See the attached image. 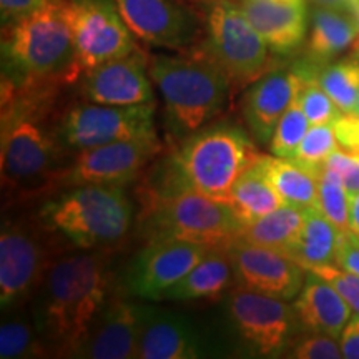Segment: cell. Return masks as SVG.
<instances>
[{
    "mask_svg": "<svg viewBox=\"0 0 359 359\" xmlns=\"http://www.w3.org/2000/svg\"><path fill=\"white\" fill-rule=\"evenodd\" d=\"M109 255L82 250L62 255L30 299L48 356L77 358L111 291Z\"/></svg>",
    "mask_w": 359,
    "mask_h": 359,
    "instance_id": "obj_1",
    "label": "cell"
},
{
    "mask_svg": "<svg viewBox=\"0 0 359 359\" xmlns=\"http://www.w3.org/2000/svg\"><path fill=\"white\" fill-rule=\"evenodd\" d=\"M47 87L2 85V180L20 193L50 191L62 167L55 127H47Z\"/></svg>",
    "mask_w": 359,
    "mask_h": 359,
    "instance_id": "obj_2",
    "label": "cell"
},
{
    "mask_svg": "<svg viewBox=\"0 0 359 359\" xmlns=\"http://www.w3.org/2000/svg\"><path fill=\"white\" fill-rule=\"evenodd\" d=\"M4 85L74 83L75 39L69 0H50L4 27Z\"/></svg>",
    "mask_w": 359,
    "mask_h": 359,
    "instance_id": "obj_3",
    "label": "cell"
},
{
    "mask_svg": "<svg viewBox=\"0 0 359 359\" xmlns=\"http://www.w3.org/2000/svg\"><path fill=\"white\" fill-rule=\"evenodd\" d=\"M148 74L163 97L168 128L187 138L217 116L226 102L230 80L205 50L195 55H151Z\"/></svg>",
    "mask_w": 359,
    "mask_h": 359,
    "instance_id": "obj_4",
    "label": "cell"
},
{
    "mask_svg": "<svg viewBox=\"0 0 359 359\" xmlns=\"http://www.w3.org/2000/svg\"><path fill=\"white\" fill-rule=\"evenodd\" d=\"M258 158L243 130L233 123H213L187 137L173 156L167 188H191L226 203L236 180Z\"/></svg>",
    "mask_w": 359,
    "mask_h": 359,
    "instance_id": "obj_5",
    "label": "cell"
},
{
    "mask_svg": "<svg viewBox=\"0 0 359 359\" xmlns=\"http://www.w3.org/2000/svg\"><path fill=\"white\" fill-rule=\"evenodd\" d=\"M39 219L79 250H105L128 233L133 206L123 187H72L47 201Z\"/></svg>",
    "mask_w": 359,
    "mask_h": 359,
    "instance_id": "obj_6",
    "label": "cell"
},
{
    "mask_svg": "<svg viewBox=\"0 0 359 359\" xmlns=\"http://www.w3.org/2000/svg\"><path fill=\"white\" fill-rule=\"evenodd\" d=\"M142 219L148 241L180 240L208 250H226L240 230L226 203L183 187L151 191Z\"/></svg>",
    "mask_w": 359,
    "mask_h": 359,
    "instance_id": "obj_7",
    "label": "cell"
},
{
    "mask_svg": "<svg viewBox=\"0 0 359 359\" xmlns=\"http://www.w3.org/2000/svg\"><path fill=\"white\" fill-rule=\"evenodd\" d=\"M201 22L206 34L205 52L222 67L231 87H246L262 77L269 48L240 4L205 0Z\"/></svg>",
    "mask_w": 359,
    "mask_h": 359,
    "instance_id": "obj_8",
    "label": "cell"
},
{
    "mask_svg": "<svg viewBox=\"0 0 359 359\" xmlns=\"http://www.w3.org/2000/svg\"><path fill=\"white\" fill-rule=\"evenodd\" d=\"M224 303L233 333L251 356H286L299 331L303 333L293 303L286 299L236 286L228 291Z\"/></svg>",
    "mask_w": 359,
    "mask_h": 359,
    "instance_id": "obj_9",
    "label": "cell"
},
{
    "mask_svg": "<svg viewBox=\"0 0 359 359\" xmlns=\"http://www.w3.org/2000/svg\"><path fill=\"white\" fill-rule=\"evenodd\" d=\"M50 231L40 222H4L0 233V304L4 311L30 303L45 275L55 263Z\"/></svg>",
    "mask_w": 359,
    "mask_h": 359,
    "instance_id": "obj_10",
    "label": "cell"
},
{
    "mask_svg": "<svg viewBox=\"0 0 359 359\" xmlns=\"http://www.w3.org/2000/svg\"><path fill=\"white\" fill-rule=\"evenodd\" d=\"M155 103L102 105L88 100L72 103L55 125L64 150L80 151L120 140L154 137Z\"/></svg>",
    "mask_w": 359,
    "mask_h": 359,
    "instance_id": "obj_11",
    "label": "cell"
},
{
    "mask_svg": "<svg viewBox=\"0 0 359 359\" xmlns=\"http://www.w3.org/2000/svg\"><path fill=\"white\" fill-rule=\"evenodd\" d=\"M75 39L74 82L105 62L140 50L115 0H69Z\"/></svg>",
    "mask_w": 359,
    "mask_h": 359,
    "instance_id": "obj_12",
    "label": "cell"
},
{
    "mask_svg": "<svg viewBox=\"0 0 359 359\" xmlns=\"http://www.w3.org/2000/svg\"><path fill=\"white\" fill-rule=\"evenodd\" d=\"M160 150L158 138L154 135L75 151L74 158L58 168L50 191L82 185L123 187L137 178Z\"/></svg>",
    "mask_w": 359,
    "mask_h": 359,
    "instance_id": "obj_13",
    "label": "cell"
},
{
    "mask_svg": "<svg viewBox=\"0 0 359 359\" xmlns=\"http://www.w3.org/2000/svg\"><path fill=\"white\" fill-rule=\"evenodd\" d=\"M208 248L180 240H150L132 258L122 288L132 298L161 302L173 285L198 264Z\"/></svg>",
    "mask_w": 359,
    "mask_h": 359,
    "instance_id": "obj_14",
    "label": "cell"
},
{
    "mask_svg": "<svg viewBox=\"0 0 359 359\" xmlns=\"http://www.w3.org/2000/svg\"><path fill=\"white\" fill-rule=\"evenodd\" d=\"M130 32L150 47L185 50L196 42L203 22L177 0H115Z\"/></svg>",
    "mask_w": 359,
    "mask_h": 359,
    "instance_id": "obj_15",
    "label": "cell"
},
{
    "mask_svg": "<svg viewBox=\"0 0 359 359\" xmlns=\"http://www.w3.org/2000/svg\"><path fill=\"white\" fill-rule=\"evenodd\" d=\"M231 259L238 286L290 302L302 291L306 269L293 257L236 238L224 250Z\"/></svg>",
    "mask_w": 359,
    "mask_h": 359,
    "instance_id": "obj_16",
    "label": "cell"
},
{
    "mask_svg": "<svg viewBox=\"0 0 359 359\" xmlns=\"http://www.w3.org/2000/svg\"><path fill=\"white\" fill-rule=\"evenodd\" d=\"M212 346L191 318L165 308L140 304V359H198Z\"/></svg>",
    "mask_w": 359,
    "mask_h": 359,
    "instance_id": "obj_17",
    "label": "cell"
},
{
    "mask_svg": "<svg viewBox=\"0 0 359 359\" xmlns=\"http://www.w3.org/2000/svg\"><path fill=\"white\" fill-rule=\"evenodd\" d=\"M77 87L83 100L102 105H140L154 100L148 58L140 50L85 72Z\"/></svg>",
    "mask_w": 359,
    "mask_h": 359,
    "instance_id": "obj_18",
    "label": "cell"
},
{
    "mask_svg": "<svg viewBox=\"0 0 359 359\" xmlns=\"http://www.w3.org/2000/svg\"><path fill=\"white\" fill-rule=\"evenodd\" d=\"M122 288L109 298L98 313L92 330L77 358L133 359L138 358L140 336V304L127 299Z\"/></svg>",
    "mask_w": 359,
    "mask_h": 359,
    "instance_id": "obj_19",
    "label": "cell"
},
{
    "mask_svg": "<svg viewBox=\"0 0 359 359\" xmlns=\"http://www.w3.org/2000/svg\"><path fill=\"white\" fill-rule=\"evenodd\" d=\"M303 77L298 70H268L246 90L241 114L251 137L268 145L276 125L298 95Z\"/></svg>",
    "mask_w": 359,
    "mask_h": 359,
    "instance_id": "obj_20",
    "label": "cell"
},
{
    "mask_svg": "<svg viewBox=\"0 0 359 359\" xmlns=\"http://www.w3.org/2000/svg\"><path fill=\"white\" fill-rule=\"evenodd\" d=\"M240 6L269 50L290 53L303 43L308 27L304 0H241Z\"/></svg>",
    "mask_w": 359,
    "mask_h": 359,
    "instance_id": "obj_21",
    "label": "cell"
},
{
    "mask_svg": "<svg viewBox=\"0 0 359 359\" xmlns=\"http://www.w3.org/2000/svg\"><path fill=\"white\" fill-rule=\"evenodd\" d=\"M293 306L303 333H325L334 338H339L354 314L334 286L311 271H306Z\"/></svg>",
    "mask_w": 359,
    "mask_h": 359,
    "instance_id": "obj_22",
    "label": "cell"
},
{
    "mask_svg": "<svg viewBox=\"0 0 359 359\" xmlns=\"http://www.w3.org/2000/svg\"><path fill=\"white\" fill-rule=\"evenodd\" d=\"M233 281H236L235 269L226 251L210 250L185 278H182L165 293L163 299L188 302V299L217 298L224 291L231 290Z\"/></svg>",
    "mask_w": 359,
    "mask_h": 359,
    "instance_id": "obj_23",
    "label": "cell"
},
{
    "mask_svg": "<svg viewBox=\"0 0 359 359\" xmlns=\"http://www.w3.org/2000/svg\"><path fill=\"white\" fill-rule=\"evenodd\" d=\"M306 208L285 203L255 222L241 224L236 238L291 257V251L302 236Z\"/></svg>",
    "mask_w": 359,
    "mask_h": 359,
    "instance_id": "obj_24",
    "label": "cell"
},
{
    "mask_svg": "<svg viewBox=\"0 0 359 359\" xmlns=\"http://www.w3.org/2000/svg\"><path fill=\"white\" fill-rule=\"evenodd\" d=\"M359 40V19L348 12L314 7L308 52L314 62H326Z\"/></svg>",
    "mask_w": 359,
    "mask_h": 359,
    "instance_id": "obj_25",
    "label": "cell"
},
{
    "mask_svg": "<svg viewBox=\"0 0 359 359\" xmlns=\"http://www.w3.org/2000/svg\"><path fill=\"white\" fill-rule=\"evenodd\" d=\"M255 163L266 175L286 203L299 208H318L320 177L293 158L258 155Z\"/></svg>",
    "mask_w": 359,
    "mask_h": 359,
    "instance_id": "obj_26",
    "label": "cell"
},
{
    "mask_svg": "<svg viewBox=\"0 0 359 359\" xmlns=\"http://www.w3.org/2000/svg\"><path fill=\"white\" fill-rule=\"evenodd\" d=\"M255 161L236 180L226 201L240 222V226L255 222L286 203Z\"/></svg>",
    "mask_w": 359,
    "mask_h": 359,
    "instance_id": "obj_27",
    "label": "cell"
},
{
    "mask_svg": "<svg viewBox=\"0 0 359 359\" xmlns=\"http://www.w3.org/2000/svg\"><path fill=\"white\" fill-rule=\"evenodd\" d=\"M341 233L318 208H306V222L291 257L304 269L336 264Z\"/></svg>",
    "mask_w": 359,
    "mask_h": 359,
    "instance_id": "obj_28",
    "label": "cell"
},
{
    "mask_svg": "<svg viewBox=\"0 0 359 359\" xmlns=\"http://www.w3.org/2000/svg\"><path fill=\"white\" fill-rule=\"evenodd\" d=\"M0 326V358H45L48 356L32 313L25 311V304L19 308L7 309Z\"/></svg>",
    "mask_w": 359,
    "mask_h": 359,
    "instance_id": "obj_29",
    "label": "cell"
},
{
    "mask_svg": "<svg viewBox=\"0 0 359 359\" xmlns=\"http://www.w3.org/2000/svg\"><path fill=\"white\" fill-rule=\"evenodd\" d=\"M313 75L311 69H304ZM325 88V92L333 98L343 114H353L359 97V60L346 58L334 64L321 67L313 75Z\"/></svg>",
    "mask_w": 359,
    "mask_h": 359,
    "instance_id": "obj_30",
    "label": "cell"
},
{
    "mask_svg": "<svg viewBox=\"0 0 359 359\" xmlns=\"http://www.w3.org/2000/svg\"><path fill=\"white\" fill-rule=\"evenodd\" d=\"M318 210L339 233H349V193L339 175L326 167L320 173Z\"/></svg>",
    "mask_w": 359,
    "mask_h": 359,
    "instance_id": "obj_31",
    "label": "cell"
},
{
    "mask_svg": "<svg viewBox=\"0 0 359 359\" xmlns=\"http://www.w3.org/2000/svg\"><path fill=\"white\" fill-rule=\"evenodd\" d=\"M339 148L338 138H336L334 125H311L308 133L304 135L303 142L299 143L296 154L291 156L304 168L311 170L320 177L323 165Z\"/></svg>",
    "mask_w": 359,
    "mask_h": 359,
    "instance_id": "obj_32",
    "label": "cell"
},
{
    "mask_svg": "<svg viewBox=\"0 0 359 359\" xmlns=\"http://www.w3.org/2000/svg\"><path fill=\"white\" fill-rule=\"evenodd\" d=\"M302 74L303 83L298 90L299 105L304 114H306L309 123L311 125H325V123H334L336 120L343 115V111L338 109V105L333 102L325 88L321 87L320 82L313 77L309 72L304 69H296Z\"/></svg>",
    "mask_w": 359,
    "mask_h": 359,
    "instance_id": "obj_33",
    "label": "cell"
},
{
    "mask_svg": "<svg viewBox=\"0 0 359 359\" xmlns=\"http://www.w3.org/2000/svg\"><path fill=\"white\" fill-rule=\"evenodd\" d=\"M309 127L311 123H309L306 114L299 105L298 98H294L290 109L285 111V115L276 125L275 133L269 142L271 154L281 156V158H291L298 150L299 143L303 142L304 135L308 133Z\"/></svg>",
    "mask_w": 359,
    "mask_h": 359,
    "instance_id": "obj_34",
    "label": "cell"
},
{
    "mask_svg": "<svg viewBox=\"0 0 359 359\" xmlns=\"http://www.w3.org/2000/svg\"><path fill=\"white\" fill-rule=\"evenodd\" d=\"M339 338L325 333H306L298 336L286 356L293 359H339L343 358Z\"/></svg>",
    "mask_w": 359,
    "mask_h": 359,
    "instance_id": "obj_35",
    "label": "cell"
},
{
    "mask_svg": "<svg viewBox=\"0 0 359 359\" xmlns=\"http://www.w3.org/2000/svg\"><path fill=\"white\" fill-rule=\"evenodd\" d=\"M306 271H311L314 275L321 276L330 285H333L336 291L343 296L344 302L349 304L354 314L359 316V276L346 271V269L336 266V264H325V266L309 268Z\"/></svg>",
    "mask_w": 359,
    "mask_h": 359,
    "instance_id": "obj_36",
    "label": "cell"
},
{
    "mask_svg": "<svg viewBox=\"0 0 359 359\" xmlns=\"http://www.w3.org/2000/svg\"><path fill=\"white\" fill-rule=\"evenodd\" d=\"M323 167L331 168L339 175L349 195L359 191V148L346 150L339 147Z\"/></svg>",
    "mask_w": 359,
    "mask_h": 359,
    "instance_id": "obj_37",
    "label": "cell"
},
{
    "mask_svg": "<svg viewBox=\"0 0 359 359\" xmlns=\"http://www.w3.org/2000/svg\"><path fill=\"white\" fill-rule=\"evenodd\" d=\"M336 266L359 276V238L353 233H341Z\"/></svg>",
    "mask_w": 359,
    "mask_h": 359,
    "instance_id": "obj_38",
    "label": "cell"
},
{
    "mask_svg": "<svg viewBox=\"0 0 359 359\" xmlns=\"http://www.w3.org/2000/svg\"><path fill=\"white\" fill-rule=\"evenodd\" d=\"M50 0H0V13H2V25L6 27L15 22L27 13L37 11Z\"/></svg>",
    "mask_w": 359,
    "mask_h": 359,
    "instance_id": "obj_39",
    "label": "cell"
},
{
    "mask_svg": "<svg viewBox=\"0 0 359 359\" xmlns=\"http://www.w3.org/2000/svg\"><path fill=\"white\" fill-rule=\"evenodd\" d=\"M343 358L359 359V316L353 314L351 320L344 326L343 333L339 336Z\"/></svg>",
    "mask_w": 359,
    "mask_h": 359,
    "instance_id": "obj_40",
    "label": "cell"
},
{
    "mask_svg": "<svg viewBox=\"0 0 359 359\" xmlns=\"http://www.w3.org/2000/svg\"><path fill=\"white\" fill-rule=\"evenodd\" d=\"M314 7L333 8V11L348 12L359 19V0H309Z\"/></svg>",
    "mask_w": 359,
    "mask_h": 359,
    "instance_id": "obj_41",
    "label": "cell"
},
{
    "mask_svg": "<svg viewBox=\"0 0 359 359\" xmlns=\"http://www.w3.org/2000/svg\"><path fill=\"white\" fill-rule=\"evenodd\" d=\"M349 233L359 238V191L349 195Z\"/></svg>",
    "mask_w": 359,
    "mask_h": 359,
    "instance_id": "obj_42",
    "label": "cell"
},
{
    "mask_svg": "<svg viewBox=\"0 0 359 359\" xmlns=\"http://www.w3.org/2000/svg\"><path fill=\"white\" fill-rule=\"evenodd\" d=\"M353 115H356V116H359V97H358L356 107H354V111H353Z\"/></svg>",
    "mask_w": 359,
    "mask_h": 359,
    "instance_id": "obj_43",
    "label": "cell"
}]
</instances>
